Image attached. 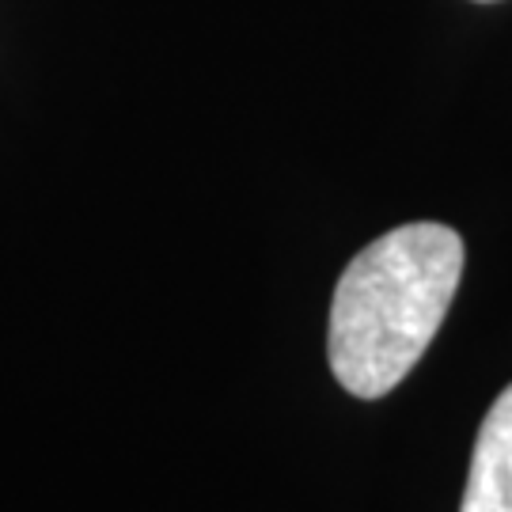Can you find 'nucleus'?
I'll return each instance as SVG.
<instances>
[{
	"instance_id": "2",
	"label": "nucleus",
	"mask_w": 512,
	"mask_h": 512,
	"mask_svg": "<svg viewBox=\"0 0 512 512\" xmlns=\"http://www.w3.org/2000/svg\"><path fill=\"white\" fill-rule=\"evenodd\" d=\"M459 512H512V384L478 425Z\"/></svg>"
},
{
	"instance_id": "1",
	"label": "nucleus",
	"mask_w": 512,
	"mask_h": 512,
	"mask_svg": "<svg viewBox=\"0 0 512 512\" xmlns=\"http://www.w3.org/2000/svg\"><path fill=\"white\" fill-rule=\"evenodd\" d=\"M463 277V239L418 220L372 239L338 277L330 304V372L357 399L406 380L437 338Z\"/></svg>"
}]
</instances>
